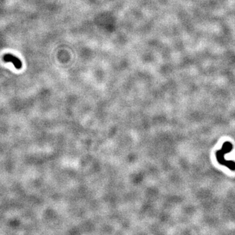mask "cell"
<instances>
[{
  "mask_svg": "<svg viewBox=\"0 0 235 235\" xmlns=\"http://www.w3.org/2000/svg\"><path fill=\"white\" fill-rule=\"evenodd\" d=\"M233 148V144L229 141H226L223 144L221 149L216 151L215 156H216L218 162L220 165L227 167L232 171H235V162L231 160H227L225 158V156L227 154L230 153Z\"/></svg>",
  "mask_w": 235,
  "mask_h": 235,
  "instance_id": "cell-1",
  "label": "cell"
},
{
  "mask_svg": "<svg viewBox=\"0 0 235 235\" xmlns=\"http://www.w3.org/2000/svg\"><path fill=\"white\" fill-rule=\"evenodd\" d=\"M3 60L5 62H11L16 69H20L22 67V63L17 57L11 54H7L3 56Z\"/></svg>",
  "mask_w": 235,
  "mask_h": 235,
  "instance_id": "cell-2",
  "label": "cell"
}]
</instances>
